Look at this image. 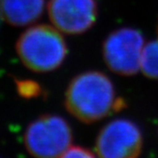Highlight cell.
<instances>
[{"label":"cell","instance_id":"6da1fadb","mask_svg":"<svg viewBox=\"0 0 158 158\" xmlns=\"http://www.w3.org/2000/svg\"><path fill=\"white\" fill-rule=\"evenodd\" d=\"M126 106L125 100L116 97L110 79L97 71L85 72L75 76L68 86L65 95L68 111L87 124L99 121Z\"/></svg>","mask_w":158,"mask_h":158},{"label":"cell","instance_id":"7a4b0ae2","mask_svg":"<svg viewBox=\"0 0 158 158\" xmlns=\"http://www.w3.org/2000/svg\"><path fill=\"white\" fill-rule=\"evenodd\" d=\"M16 52L28 69L37 72H52L59 68L68 52L60 31L42 24L26 30L15 44Z\"/></svg>","mask_w":158,"mask_h":158},{"label":"cell","instance_id":"3957f363","mask_svg":"<svg viewBox=\"0 0 158 158\" xmlns=\"http://www.w3.org/2000/svg\"><path fill=\"white\" fill-rule=\"evenodd\" d=\"M72 142L71 126L56 114L41 115L30 123L24 134V144L29 153L40 158L61 157Z\"/></svg>","mask_w":158,"mask_h":158},{"label":"cell","instance_id":"277c9868","mask_svg":"<svg viewBox=\"0 0 158 158\" xmlns=\"http://www.w3.org/2000/svg\"><path fill=\"white\" fill-rule=\"evenodd\" d=\"M145 40L142 32L126 27L111 31L103 43V57L109 69L118 75L131 76L140 71Z\"/></svg>","mask_w":158,"mask_h":158},{"label":"cell","instance_id":"5b68a950","mask_svg":"<svg viewBox=\"0 0 158 158\" xmlns=\"http://www.w3.org/2000/svg\"><path fill=\"white\" fill-rule=\"evenodd\" d=\"M143 149V135L133 121L119 118L109 122L97 135L96 155L103 158H134Z\"/></svg>","mask_w":158,"mask_h":158},{"label":"cell","instance_id":"8992f818","mask_svg":"<svg viewBox=\"0 0 158 158\" xmlns=\"http://www.w3.org/2000/svg\"><path fill=\"white\" fill-rule=\"evenodd\" d=\"M48 15L52 25L67 35L91 29L97 17L95 0H50Z\"/></svg>","mask_w":158,"mask_h":158},{"label":"cell","instance_id":"52a82bcc","mask_svg":"<svg viewBox=\"0 0 158 158\" xmlns=\"http://www.w3.org/2000/svg\"><path fill=\"white\" fill-rule=\"evenodd\" d=\"M45 0H1L0 9L9 24L23 27L35 22L43 14Z\"/></svg>","mask_w":158,"mask_h":158},{"label":"cell","instance_id":"ba28073f","mask_svg":"<svg viewBox=\"0 0 158 158\" xmlns=\"http://www.w3.org/2000/svg\"><path fill=\"white\" fill-rule=\"evenodd\" d=\"M140 70L145 76L158 80V23L156 38L146 43L143 48Z\"/></svg>","mask_w":158,"mask_h":158},{"label":"cell","instance_id":"9c48e42d","mask_svg":"<svg viewBox=\"0 0 158 158\" xmlns=\"http://www.w3.org/2000/svg\"><path fill=\"white\" fill-rule=\"evenodd\" d=\"M16 85V91L18 94L23 98H36L42 94L40 85L30 79H15Z\"/></svg>","mask_w":158,"mask_h":158},{"label":"cell","instance_id":"30bf717a","mask_svg":"<svg viewBox=\"0 0 158 158\" xmlns=\"http://www.w3.org/2000/svg\"><path fill=\"white\" fill-rule=\"evenodd\" d=\"M96 154H94L93 152H91L89 149L83 148V147H78V146H70L68 148L61 157L63 158H72V157H95Z\"/></svg>","mask_w":158,"mask_h":158}]
</instances>
